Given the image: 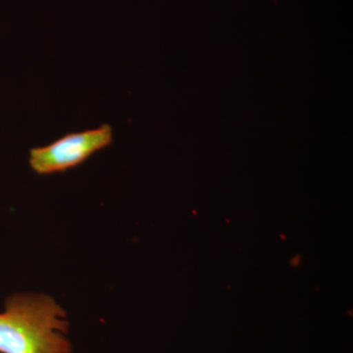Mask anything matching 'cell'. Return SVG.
<instances>
[{
  "instance_id": "cell-1",
  "label": "cell",
  "mask_w": 353,
  "mask_h": 353,
  "mask_svg": "<svg viewBox=\"0 0 353 353\" xmlns=\"http://www.w3.org/2000/svg\"><path fill=\"white\" fill-rule=\"evenodd\" d=\"M67 313L54 299L15 294L0 313V353H72Z\"/></svg>"
},
{
  "instance_id": "cell-2",
  "label": "cell",
  "mask_w": 353,
  "mask_h": 353,
  "mask_svg": "<svg viewBox=\"0 0 353 353\" xmlns=\"http://www.w3.org/2000/svg\"><path fill=\"white\" fill-rule=\"evenodd\" d=\"M112 141V128L109 125L66 134L50 145L32 148L30 166L39 175L61 173L82 164L95 152L110 145Z\"/></svg>"
},
{
  "instance_id": "cell-3",
  "label": "cell",
  "mask_w": 353,
  "mask_h": 353,
  "mask_svg": "<svg viewBox=\"0 0 353 353\" xmlns=\"http://www.w3.org/2000/svg\"><path fill=\"white\" fill-rule=\"evenodd\" d=\"M299 262H301V257L299 256L294 257V259H292V264L294 265V266H297Z\"/></svg>"
}]
</instances>
